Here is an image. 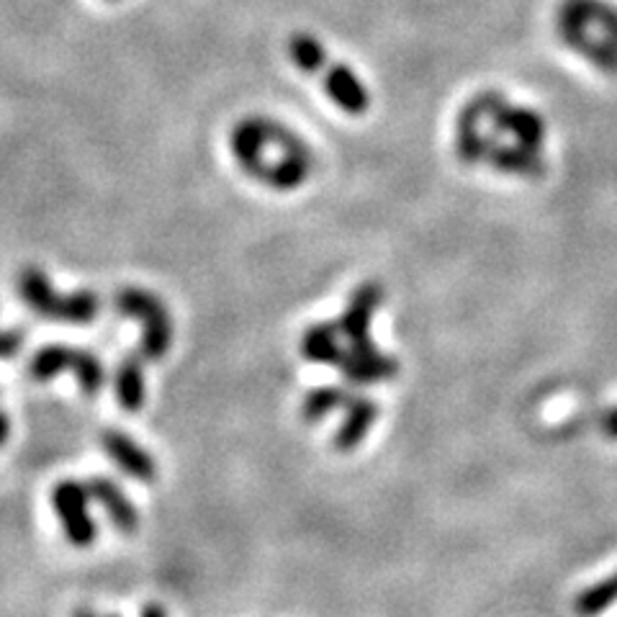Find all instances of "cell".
I'll list each match as a JSON object with an SVG mask.
<instances>
[{"label":"cell","instance_id":"obj_1","mask_svg":"<svg viewBox=\"0 0 617 617\" xmlns=\"http://www.w3.org/2000/svg\"><path fill=\"white\" fill-rule=\"evenodd\" d=\"M113 307L121 317L136 319L142 324L140 353L144 361H163L173 345V319L165 304L144 288L126 286L113 296Z\"/></svg>","mask_w":617,"mask_h":617},{"label":"cell","instance_id":"obj_2","mask_svg":"<svg viewBox=\"0 0 617 617\" xmlns=\"http://www.w3.org/2000/svg\"><path fill=\"white\" fill-rule=\"evenodd\" d=\"M52 507H55L57 520L65 528V538L70 540L75 548H88L96 543L98 528L90 517V492L86 484L73 482H59L52 489Z\"/></svg>","mask_w":617,"mask_h":617},{"label":"cell","instance_id":"obj_3","mask_svg":"<svg viewBox=\"0 0 617 617\" xmlns=\"http://www.w3.org/2000/svg\"><path fill=\"white\" fill-rule=\"evenodd\" d=\"M273 124H276V119L247 117L238 121V126L230 134L234 159H238L242 173H247L255 180H261L271 165L268 150L273 147Z\"/></svg>","mask_w":617,"mask_h":617},{"label":"cell","instance_id":"obj_4","mask_svg":"<svg viewBox=\"0 0 617 617\" xmlns=\"http://www.w3.org/2000/svg\"><path fill=\"white\" fill-rule=\"evenodd\" d=\"M381 301H384V288L376 280H368V284L355 288V294L350 296L348 309L338 319L340 338H345L350 348L373 345L371 322L376 317Z\"/></svg>","mask_w":617,"mask_h":617},{"label":"cell","instance_id":"obj_5","mask_svg":"<svg viewBox=\"0 0 617 617\" xmlns=\"http://www.w3.org/2000/svg\"><path fill=\"white\" fill-rule=\"evenodd\" d=\"M555 32H559V40L566 44L569 49H574L582 57L590 59L597 70L609 75L617 73V44L605 40L602 34H592V26L555 13Z\"/></svg>","mask_w":617,"mask_h":617},{"label":"cell","instance_id":"obj_6","mask_svg":"<svg viewBox=\"0 0 617 617\" xmlns=\"http://www.w3.org/2000/svg\"><path fill=\"white\" fill-rule=\"evenodd\" d=\"M492 129L497 134H509L522 147L540 152L546 142V119L538 111L525 109V106L509 103L507 98L499 103V109L492 113Z\"/></svg>","mask_w":617,"mask_h":617},{"label":"cell","instance_id":"obj_7","mask_svg":"<svg viewBox=\"0 0 617 617\" xmlns=\"http://www.w3.org/2000/svg\"><path fill=\"white\" fill-rule=\"evenodd\" d=\"M340 368H342V376H345V381H350V384L371 386L394 378L396 373H399V361L392 355L381 353L376 345L345 348Z\"/></svg>","mask_w":617,"mask_h":617},{"label":"cell","instance_id":"obj_8","mask_svg":"<svg viewBox=\"0 0 617 617\" xmlns=\"http://www.w3.org/2000/svg\"><path fill=\"white\" fill-rule=\"evenodd\" d=\"M101 445L109 459L124 471L126 476L136 478L142 484H152L157 476V466L152 461V455L144 448L126 436L121 430H106L101 436Z\"/></svg>","mask_w":617,"mask_h":617},{"label":"cell","instance_id":"obj_9","mask_svg":"<svg viewBox=\"0 0 617 617\" xmlns=\"http://www.w3.org/2000/svg\"><path fill=\"white\" fill-rule=\"evenodd\" d=\"M324 93L332 98V103L340 111L350 113V117H363L371 109V93L363 86V80L357 78V73L348 65H327L322 73Z\"/></svg>","mask_w":617,"mask_h":617},{"label":"cell","instance_id":"obj_10","mask_svg":"<svg viewBox=\"0 0 617 617\" xmlns=\"http://www.w3.org/2000/svg\"><path fill=\"white\" fill-rule=\"evenodd\" d=\"M86 486L90 492V499H96L98 505L106 509V515H109L113 528H117L119 532H124V536H132V532H136V528H140V513H136L132 499H129L126 494L111 482V478L93 476Z\"/></svg>","mask_w":617,"mask_h":617},{"label":"cell","instance_id":"obj_11","mask_svg":"<svg viewBox=\"0 0 617 617\" xmlns=\"http://www.w3.org/2000/svg\"><path fill=\"white\" fill-rule=\"evenodd\" d=\"M378 420V404L373 399H365V396H350L348 404H345V420L334 432L332 438V445L338 448V451L348 453L357 448L368 436V430L376 425Z\"/></svg>","mask_w":617,"mask_h":617},{"label":"cell","instance_id":"obj_12","mask_svg":"<svg viewBox=\"0 0 617 617\" xmlns=\"http://www.w3.org/2000/svg\"><path fill=\"white\" fill-rule=\"evenodd\" d=\"M494 170L507 175H520V178H540L546 173V163L540 157V152L522 147V144H505L499 142V136L494 140L489 155H486Z\"/></svg>","mask_w":617,"mask_h":617},{"label":"cell","instance_id":"obj_13","mask_svg":"<svg viewBox=\"0 0 617 617\" xmlns=\"http://www.w3.org/2000/svg\"><path fill=\"white\" fill-rule=\"evenodd\" d=\"M19 294H21V299L29 304V309H32L34 315L55 319L59 294L55 291L49 276L42 268H36V265H26V268L21 271Z\"/></svg>","mask_w":617,"mask_h":617},{"label":"cell","instance_id":"obj_14","mask_svg":"<svg viewBox=\"0 0 617 617\" xmlns=\"http://www.w3.org/2000/svg\"><path fill=\"white\" fill-rule=\"evenodd\" d=\"M559 13L582 21L586 26H597L605 40L617 44V9L607 0H563Z\"/></svg>","mask_w":617,"mask_h":617},{"label":"cell","instance_id":"obj_15","mask_svg":"<svg viewBox=\"0 0 617 617\" xmlns=\"http://www.w3.org/2000/svg\"><path fill=\"white\" fill-rule=\"evenodd\" d=\"M301 357L309 363L322 365H340L345 348L340 345V330L338 324H311L301 334Z\"/></svg>","mask_w":617,"mask_h":617},{"label":"cell","instance_id":"obj_16","mask_svg":"<svg viewBox=\"0 0 617 617\" xmlns=\"http://www.w3.org/2000/svg\"><path fill=\"white\" fill-rule=\"evenodd\" d=\"M113 388H117V401L126 411H140L147 401V378H144L142 361L136 355H129L119 363L117 376H113Z\"/></svg>","mask_w":617,"mask_h":617},{"label":"cell","instance_id":"obj_17","mask_svg":"<svg viewBox=\"0 0 617 617\" xmlns=\"http://www.w3.org/2000/svg\"><path fill=\"white\" fill-rule=\"evenodd\" d=\"M288 57L296 65V70H301L304 75H322L327 70V52L322 47V42L317 40L315 34L307 32H296L288 36Z\"/></svg>","mask_w":617,"mask_h":617},{"label":"cell","instance_id":"obj_18","mask_svg":"<svg viewBox=\"0 0 617 617\" xmlns=\"http://www.w3.org/2000/svg\"><path fill=\"white\" fill-rule=\"evenodd\" d=\"M101 311V299H98L96 291H88V288H80V291L59 296L55 319L67 324H90Z\"/></svg>","mask_w":617,"mask_h":617},{"label":"cell","instance_id":"obj_19","mask_svg":"<svg viewBox=\"0 0 617 617\" xmlns=\"http://www.w3.org/2000/svg\"><path fill=\"white\" fill-rule=\"evenodd\" d=\"M73 357H75V348H67V345H47L36 350L32 363H29V376L34 381H42V384L44 381L57 378L59 373L73 368Z\"/></svg>","mask_w":617,"mask_h":617},{"label":"cell","instance_id":"obj_20","mask_svg":"<svg viewBox=\"0 0 617 617\" xmlns=\"http://www.w3.org/2000/svg\"><path fill=\"white\" fill-rule=\"evenodd\" d=\"M350 394L342 386H319L315 392H309L301 401V417L304 422H319L327 415L345 407Z\"/></svg>","mask_w":617,"mask_h":617},{"label":"cell","instance_id":"obj_21","mask_svg":"<svg viewBox=\"0 0 617 617\" xmlns=\"http://www.w3.org/2000/svg\"><path fill=\"white\" fill-rule=\"evenodd\" d=\"M70 371L75 373V378H78V384L86 396H96L106 384L103 363L98 361V355L90 353V350H75Z\"/></svg>","mask_w":617,"mask_h":617},{"label":"cell","instance_id":"obj_22","mask_svg":"<svg viewBox=\"0 0 617 617\" xmlns=\"http://www.w3.org/2000/svg\"><path fill=\"white\" fill-rule=\"evenodd\" d=\"M617 602V574H613L605 582L590 586V590H584L579 594L576 599V613L582 617H594L599 613H605L609 605H615Z\"/></svg>","mask_w":617,"mask_h":617},{"label":"cell","instance_id":"obj_23","mask_svg":"<svg viewBox=\"0 0 617 617\" xmlns=\"http://www.w3.org/2000/svg\"><path fill=\"white\" fill-rule=\"evenodd\" d=\"M21 345H24V334L16 330H0V357H3V361L16 355Z\"/></svg>","mask_w":617,"mask_h":617},{"label":"cell","instance_id":"obj_24","mask_svg":"<svg viewBox=\"0 0 617 617\" xmlns=\"http://www.w3.org/2000/svg\"><path fill=\"white\" fill-rule=\"evenodd\" d=\"M602 430H605L607 438L617 440V409H609L605 417H602Z\"/></svg>","mask_w":617,"mask_h":617},{"label":"cell","instance_id":"obj_25","mask_svg":"<svg viewBox=\"0 0 617 617\" xmlns=\"http://www.w3.org/2000/svg\"><path fill=\"white\" fill-rule=\"evenodd\" d=\"M9 436H11V420L5 411H0V448L9 443Z\"/></svg>","mask_w":617,"mask_h":617},{"label":"cell","instance_id":"obj_26","mask_svg":"<svg viewBox=\"0 0 617 617\" xmlns=\"http://www.w3.org/2000/svg\"><path fill=\"white\" fill-rule=\"evenodd\" d=\"M140 617H167V613L159 605H147L142 609Z\"/></svg>","mask_w":617,"mask_h":617},{"label":"cell","instance_id":"obj_27","mask_svg":"<svg viewBox=\"0 0 617 617\" xmlns=\"http://www.w3.org/2000/svg\"><path fill=\"white\" fill-rule=\"evenodd\" d=\"M73 617H98V615L90 607H80V609H75Z\"/></svg>","mask_w":617,"mask_h":617},{"label":"cell","instance_id":"obj_28","mask_svg":"<svg viewBox=\"0 0 617 617\" xmlns=\"http://www.w3.org/2000/svg\"><path fill=\"white\" fill-rule=\"evenodd\" d=\"M109 617H117V615H109Z\"/></svg>","mask_w":617,"mask_h":617}]
</instances>
